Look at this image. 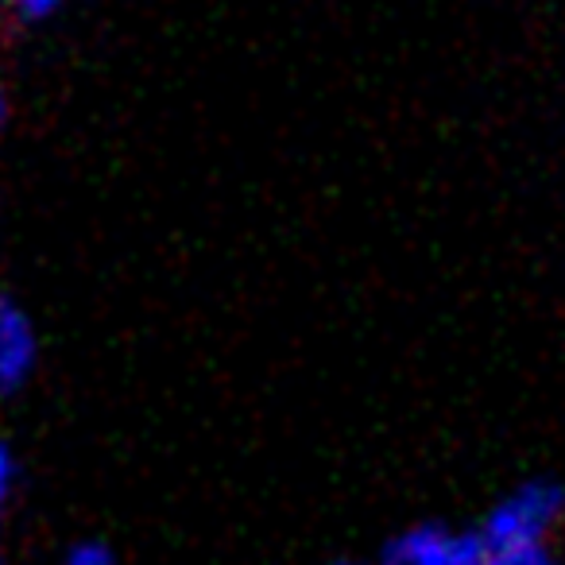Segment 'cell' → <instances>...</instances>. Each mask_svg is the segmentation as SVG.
I'll use <instances>...</instances> for the list:
<instances>
[{"instance_id":"6da1fadb","label":"cell","mask_w":565,"mask_h":565,"mask_svg":"<svg viewBox=\"0 0 565 565\" xmlns=\"http://www.w3.org/2000/svg\"><path fill=\"white\" fill-rule=\"evenodd\" d=\"M565 519V488L550 477H534L515 484L492 503L484 523L477 526L484 550L500 546H546L550 534Z\"/></svg>"},{"instance_id":"7a4b0ae2","label":"cell","mask_w":565,"mask_h":565,"mask_svg":"<svg viewBox=\"0 0 565 565\" xmlns=\"http://www.w3.org/2000/svg\"><path fill=\"white\" fill-rule=\"evenodd\" d=\"M43 361V338L32 310L17 299L9 282H0V407L17 403L35 384Z\"/></svg>"},{"instance_id":"3957f363","label":"cell","mask_w":565,"mask_h":565,"mask_svg":"<svg viewBox=\"0 0 565 565\" xmlns=\"http://www.w3.org/2000/svg\"><path fill=\"white\" fill-rule=\"evenodd\" d=\"M484 542L477 526L461 531L449 523H415L387 539L384 565H480Z\"/></svg>"},{"instance_id":"277c9868","label":"cell","mask_w":565,"mask_h":565,"mask_svg":"<svg viewBox=\"0 0 565 565\" xmlns=\"http://www.w3.org/2000/svg\"><path fill=\"white\" fill-rule=\"evenodd\" d=\"M71 0H0V17H9L20 28L51 24Z\"/></svg>"},{"instance_id":"5b68a950","label":"cell","mask_w":565,"mask_h":565,"mask_svg":"<svg viewBox=\"0 0 565 565\" xmlns=\"http://www.w3.org/2000/svg\"><path fill=\"white\" fill-rule=\"evenodd\" d=\"M17 492H20V457L9 441L0 438V526H4V519H9Z\"/></svg>"},{"instance_id":"8992f818","label":"cell","mask_w":565,"mask_h":565,"mask_svg":"<svg viewBox=\"0 0 565 565\" xmlns=\"http://www.w3.org/2000/svg\"><path fill=\"white\" fill-rule=\"evenodd\" d=\"M63 565H120V557L105 539H78L66 546Z\"/></svg>"},{"instance_id":"52a82bcc","label":"cell","mask_w":565,"mask_h":565,"mask_svg":"<svg viewBox=\"0 0 565 565\" xmlns=\"http://www.w3.org/2000/svg\"><path fill=\"white\" fill-rule=\"evenodd\" d=\"M480 565H557L550 546H500L484 550V562Z\"/></svg>"},{"instance_id":"ba28073f","label":"cell","mask_w":565,"mask_h":565,"mask_svg":"<svg viewBox=\"0 0 565 565\" xmlns=\"http://www.w3.org/2000/svg\"><path fill=\"white\" fill-rule=\"evenodd\" d=\"M12 94H9V86L0 82V148H4V140H9V132H12Z\"/></svg>"},{"instance_id":"9c48e42d","label":"cell","mask_w":565,"mask_h":565,"mask_svg":"<svg viewBox=\"0 0 565 565\" xmlns=\"http://www.w3.org/2000/svg\"><path fill=\"white\" fill-rule=\"evenodd\" d=\"M341 565H349V562H341Z\"/></svg>"}]
</instances>
